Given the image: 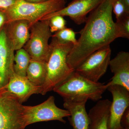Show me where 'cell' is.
<instances>
[{
  "label": "cell",
  "instance_id": "7",
  "mask_svg": "<svg viewBox=\"0 0 129 129\" xmlns=\"http://www.w3.org/2000/svg\"><path fill=\"white\" fill-rule=\"evenodd\" d=\"M111 52L110 45L102 47L86 58L75 72L91 81L99 82L109 66Z\"/></svg>",
  "mask_w": 129,
  "mask_h": 129
},
{
  "label": "cell",
  "instance_id": "14",
  "mask_svg": "<svg viewBox=\"0 0 129 129\" xmlns=\"http://www.w3.org/2000/svg\"><path fill=\"white\" fill-rule=\"evenodd\" d=\"M30 23L18 19L7 22L4 25L8 40L15 51L23 48L30 36Z\"/></svg>",
  "mask_w": 129,
  "mask_h": 129
},
{
  "label": "cell",
  "instance_id": "8",
  "mask_svg": "<svg viewBox=\"0 0 129 129\" xmlns=\"http://www.w3.org/2000/svg\"><path fill=\"white\" fill-rule=\"evenodd\" d=\"M23 106L10 97L0 96V129H25Z\"/></svg>",
  "mask_w": 129,
  "mask_h": 129
},
{
  "label": "cell",
  "instance_id": "26",
  "mask_svg": "<svg viewBox=\"0 0 129 129\" xmlns=\"http://www.w3.org/2000/svg\"><path fill=\"white\" fill-rule=\"evenodd\" d=\"M24 1L29 3H39L45 2L48 0H23Z\"/></svg>",
  "mask_w": 129,
  "mask_h": 129
},
{
  "label": "cell",
  "instance_id": "18",
  "mask_svg": "<svg viewBox=\"0 0 129 129\" xmlns=\"http://www.w3.org/2000/svg\"><path fill=\"white\" fill-rule=\"evenodd\" d=\"M14 55L13 70L17 75L26 77L27 71L31 58L29 54L23 48L16 51Z\"/></svg>",
  "mask_w": 129,
  "mask_h": 129
},
{
  "label": "cell",
  "instance_id": "2",
  "mask_svg": "<svg viewBox=\"0 0 129 129\" xmlns=\"http://www.w3.org/2000/svg\"><path fill=\"white\" fill-rule=\"evenodd\" d=\"M52 37L50 44V55L47 62V76L40 94L45 95L68 78L75 70L68 65V56L73 47L72 43H64Z\"/></svg>",
  "mask_w": 129,
  "mask_h": 129
},
{
  "label": "cell",
  "instance_id": "16",
  "mask_svg": "<svg viewBox=\"0 0 129 129\" xmlns=\"http://www.w3.org/2000/svg\"><path fill=\"white\" fill-rule=\"evenodd\" d=\"M111 103L108 99L100 100L90 109L88 113V129H108Z\"/></svg>",
  "mask_w": 129,
  "mask_h": 129
},
{
  "label": "cell",
  "instance_id": "27",
  "mask_svg": "<svg viewBox=\"0 0 129 129\" xmlns=\"http://www.w3.org/2000/svg\"><path fill=\"white\" fill-rule=\"evenodd\" d=\"M119 1L124 5L127 11L129 12V0H119Z\"/></svg>",
  "mask_w": 129,
  "mask_h": 129
},
{
  "label": "cell",
  "instance_id": "23",
  "mask_svg": "<svg viewBox=\"0 0 129 129\" xmlns=\"http://www.w3.org/2000/svg\"><path fill=\"white\" fill-rule=\"evenodd\" d=\"M120 123L122 128L129 129V107L126 109L122 115Z\"/></svg>",
  "mask_w": 129,
  "mask_h": 129
},
{
  "label": "cell",
  "instance_id": "15",
  "mask_svg": "<svg viewBox=\"0 0 129 129\" xmlns=\"http://www.w3.org/2000/svg\"><path fill=\"white\" fill-rule=\"evenodd\" d=\"M87 99L65 100L63 107L69 112L68 117L70 124L73 129H88L89 121L86 110Z\"/></svg>",
  "mask_w": 129,
  "mask_h": 129
},
{
  "label": "cell",
  "instance_id": "4",
  "mask_svg": "<svg viewBox=\"0 0 129 129\" xmlns=\"http://www.w3.org/2000/svg\"><path fill=\"white\" fill-rule=\"evenodd\" d=\"M67 2V0H48L41 3H32L17 0L14 5L5 11L7 22L23 19L28 21L31 26L48 15L64 8Z\"/></svg>",
  "mask_w": 129,
  "mask_h": 129
},
{
  "label": "cell",
  "instance_id": "3",
  "mask_svg": "<svg viewBox=\"0 0 129 129\" xmlns=\"http://www.w3.org/2000/svg\"><path fill=\"white\" fill-rule=\"evenodd\" d=\"M107 87V84L92 82L75 71L53 91L62 97L64 101L87 99L96 102L101 100Z\"/></svg>",
  "mask_w": 129,
  "mask_h": 129
},
{
  "label": "cell",
  "instance_id": "10",
  "mask_svg": "<svg viewBox=\"0 0 129 129\" xmlns=\"http://www.w3.org/2000/svg\"><path fill=\"white\" fill-rule=\"evenodd\" d=\"M112 95L110 114L108 122V129H122L120 119L124 111L129 107V91L122 86H108Z\"/></svg>",
  "mask_w": 129,
  "mask_h": 129
},
{
  "label": "cell",
  "instance_id": "29",
  "mask_svg": "<svg viewBox=\"0 0 129 129\" xmlns=\"http://www.w3.org/2000/svg\"><path fill=\"white\" fill-rule=\"evenodd\" d=\"M122 129H129L125 128H122Z\"/></svg>",
  "mask_w": 129,
  "mask_h": 129
},
{
  "label": "cell",
  "instance_id": "6",
  "mask_svg": "<svg viewBox=\"0 0 129 129\" xmlns=\"http://www.w3.org/2000/svg\"><path fill=\"white\" fill-rule=\"evenodd\" d=\"M24 118L27 126L37 122L57 120L65 124L63 118L70 116L69 112L58 107L55 97L51 96L41 104L35 106H23Z\"/></svg>",
  "mask_w": 129,
  "mask_h": 129
},
{
  "label": "cell",
  "instance_id": "11",
  "mask_svg": "<svg viewBox=\"0 0 129 129\" xmlns=\"http://www.w3.org/2000/svg\"><path fill=\"white\" fill-rule=\"evenodd\" d=\"M103 0H73L67 7L46 17L48 19L53 16H68L76 24L85 23L87 15L95 9Z\"/></svg>",
  "mask_w": 129,
  "mask_h": 129
},
{
  "label": "cell",
  "instance_id": "9",
  "mask_svg": "<svg viewBox=\"0 0 129 129\" xmlns=\"http://www.w3.org/2000/svg\"><path fill=\"white\" fill-rule=\"evenodd\" d=\"M42 87L35 85L26 77L13 74L7 84L3 88L0 96L10 97L22 104L32 95L40 94Z\"/></svg>",
  "mask_w": 129,
  "mask_h": 129
},
{
  "label": "cell",
  "instance_id": "25",
  "mask_svg": "<svg viewBox=\"0 0 129 129\" xmlns=\"http://www.w3.org/2000/svg\"><path fill=\"white\" fill-rule=\"evenodd\" d=\"M7 18L5 11L0 9V30L7 22Z\"/></svg>",
  "mask_w": 129,
  "mask_h": 129
},
{
  "label": "cell",
  "instance_id": "24",
  "mask_svg": "<svg viewBox=\"0 0 129 129\" xmlns=\"http://www.w3.org/2000/svg\"><path fill=\"white\" fill-rule=\"evenodd\" d=\"M17 0H0V9L7 10L14 5Z\"/></svg>",
  "mask_w": 129,
  "mask_h": 129
},
{
  "label": "cell",
  "instance_id": "22",
  "mask_svg": "<svg viewBox=\"0 0 129 129\" xmlns=\"http://www.w3.org/2000/svg\"><path fill=\"white\" fill-rule=\"evenodd\" d=\"M117 19L125 15L129 14L124 5L119 0H115L113 6V11Z\"/></svg>",
  "mask_w": 129,
  "mask_h": 129
},
{
  "label": "cell",
  "instance_id": "12",
  "mask_svg": "<svg viewBox=\"0 0 129 129\" xmlns=\"http://www.w3.org/2000/svg\"><path fill=\"white\" fill-rule=\"evenodd\" d=\"M15 51L3 27L0 30V78L3 88L7 84L10 77L14 73Z\"/></svg>",
  "mask_w": 129,
  "mask_h": 129
},
{
  "label": "cell",
  "instance_id": "17",
  "mask_svg": "<svg viewBox=\"0 0 129 129\" xmlns=\"http://www.w3.org/2000/svg\"><path fill=\"white\" fill-rule=\"evenodd\" d=\"M47 73V62L31 59L26 75L30 82L42 87L46 80Z\"/></svg>",
  "mask_w": 129,
  "mask_h": 129
},
{
  "label": "cell",
  "instance_id": "13",
  "mask_svg": "<svg viewBox=\"0 0 129 129\" xmlns=\"http://www.w3.org/2000/svg\"><path fill=\"white\" fill-rule=\"evenodd\" d=\"M109 66L114 75L107 86H122L129 91V53L122 51L110 60Z\"/></svg>",
  "mask_w": 129,
  "mask_h": 129
},
{
  "label": "cell",
  "instance_id": "5",
  "mask_svg": "<svg viewBox=\"0 0 129 129\" xmlns=\"http://www.w3.org/2000/svg\"><path fill=\"white\" fill-rule=\"evenodd\" d=\"M49 19L36 22L30 28V36L23 48L32 60L47 62L50 55L49 40L52 33L50 30Z\"/></svg>",
  "mask_w": 129,
  "mask_h": 129
},
{
  "label": "cell",
  "instance_id": "19",
  "mask_svg": "<svg viewBox=\"0 0 129 129\" xmlns=\"http://www.w3.org/2000/svg\"><path fill=\"white\" fill-rule=\"evenodd\" d=\"M77 34L71 28H65L52 35L51 37L55 38L58 40L64 43H72L74 45H76L77 40L76 39Z\"/></svg>",
  "mask_w": 129,
  "mask_h": 129
},
{
  "label": "cell",
  "instance_id": "1",
  "mask_svg": "<svg viewBox=\"0 0 129 129\" xmlns=\"http://www.w3.org/2000/svg\"><path fill=\"white\" fill-rule=\"evenodd\" d=\"M115 0H103L87 17L80 36L67 57L68 65L76 69L91 53L109 45L117 38L118 32L112 17Z\"/></svg>",
  "mask_w": 129,
  "mask_h": 129
},
{
  "label": "cell",
  "instance_id": "20",
  "mask_svg": "<svg viewBox=\"0 0 129 129\" xmlns=\"http://www.w3.org/2000/svg\"><path fill=\"white\" fill-rule=\"evenodd\" d=\"M118 32L119 37L129 38V14H125L117 19L115 22Z\"/></svg>",
  "mask_w": 129,
  "mask_h": 129
},
{
  "label": "cell",
  "instance_id": "21",
  "mask_svg": "<svg viewBox=\"0 0 129 129\" xmlns=\"http://www.w3.org/2000/svg\"><path fill=\"white\" fill-rule=\"evenodd\" d=\"M49 25L52 33L57 32L66 28L67 22L63 16L56 15L49 19Z\"/></svg>",
  "mask_w": 129,
  "mask_h": 129
},
{
  "label": "cell",
  "instance_id": "28",
  "mask_svg": "<svg viewBox=\"0 0 129 129\" xmlns=\"http://www.w3.org/2000/svg\"><path fill=\"white\" fill-rule=\"evenodd\" d=\"M3 89V86L2 85V83L1 79L0 78V94Z\"/></svg>",
  "mask_w": 129,
  "mask_h": 129
}]
</instances>
